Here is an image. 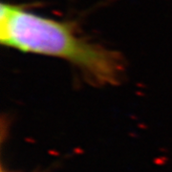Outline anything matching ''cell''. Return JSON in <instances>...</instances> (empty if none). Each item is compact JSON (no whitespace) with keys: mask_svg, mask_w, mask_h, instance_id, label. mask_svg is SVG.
<instances>
[{"mask_svg":"<svg viewBox=\"0 0 172 172\" xmlns=\"http://www.w3.org/2000/svg\"><path fill=\"white\" fill-rule=\"evenodd\" d=\"M0 41L24 53L67 60L99 84H115L123 74V59L117 52L86 40L70 23L21 6L1 4Z\"/></svg>","mask_w":172,"mask_h":172,"instance_id":"1","label":"cell"}]
</instances>
